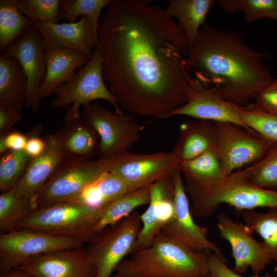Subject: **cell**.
<instances>
[{
    "label": "cell",
    "instance_id": "obj_39",
    "mask_svg": "<svg viewBox=\"0 0 277 277\" xmlns=\"http://www.w3.org/2000/svg\"><path fill=\"white\" fill-rule=\"evenodd\" d=\"M226 262L220 256L212 252L208 261L209 273L213 277H274L267 272H266L263 276H260L259 275L243 276L229 268L226 264Z\"/></svg>",
    "mask_w": 277,
    "mask_h": 277
},
{
    "label": "cell",
    "instance_id": "obj_37",
    "mask_svg": "<svg viewBox=\"0 0 277 277\" xmlns=\"http://www.w3.org/2000/svg\"><path fill=\"white\" fill-rule=\"evenodd\" d=\"M111 2V0H69L62 20L74 23L80 16H87L92 21L95 33L98 36L101 13Z\"/></svg>",
    "mask_w": 277,
    "mask_h": 277
},
{
    "label": "cell",
    "instance_id": "obj_3",
    "mask_svg": "<svg viewBox=\"0 0 277 277\" xmlns=\"http://www.w3.org/2000/svg\"><path fill=\"white\" fill-rule=\"evenodd\" d=\"M212 252L195 250L162 233L117 266L119 277H206Z\"/></svg>",
    "mask_w": 277,
    "mask_h": 277
},
{
    "label": "cell",
    "instance_id": "obj_42",
    "mask_svg": "<svg viewBox=\"0 0 277 277\" xmlns=\"http://www.w3.org/2000/svg\"><path fill=\"white\" fill-rule=\"evenodd\" d=\"M46 143L44 138L36 135L28 136L25 148L26 152L31 157L38 156L42 153L45 148Z\"/></svg>",
    "mask_w": 277,
    "mask_h": 277
},
{
    "label": "cell",
    "instance_id": "obj_22",
    "mask_svg": "<svg viewBox=\"0 0 277 277\" xmlns=\"http://www.w3.org/2000/svg\"><path fill=\"white\" fill-rule=\"evenodd\" d=\"M46 73L39 90L40 100L53 94L61 84L69 81L75 71L88 62L86 56L75 50L54 48L45 50Z\"/></svg>",
    "mask_w": 277,
    "mask_h": 277
},
{
    "label": "cell",
    "instance_id": "obj_2",
    "mask_svg": "<svg viewBox=\"0 0 277 277\" xmlns=\"http://www.w3.org/2000/svg\"><path fill=\"white\" fill-rule=\"evenodd\" d=\"M249 46L234 29H217L206 22L187 58L195 78L226 101L246 106L273 80L267 57Z\"/></svg>",
    "mask_w": 277,
    "mask_h": 277
},
{
    "label": "cell",
    "instance_id": "obj_15",
    "mask_svg": "<svg viewBox=\"0 0 277 277\" xmlns=\"http://www.w3.org/2000/svg\"><path fill=\"white\" fill-rule=\"evenodd\" d=\"M44 52L42 36L33 25L1 54L16 58L22 67L27 78L25 107L35 113L42 107L38 94L46 73Z\"/></svg>",
    "mask_w": 277,
    "mask_h": 277
},
{
    "label": "cell",
    "instance_id": "obj_29",
    "mask_svg": "<svg viewBox=\"0 0 277 277\" xmlns=\"http://www.w3.org/2000/svg\"><path fill=\"white\" fill-rule=\"evenodd\" d=\"M17 0L0 1V51L3 53L33 25L21 13Z\"/></svg>",
    "mask_w": 277,
    "mask_h": 277
},
{
    "label": "cell",
    "instance_id": "obj_36",
    "mask_svg": "<svg viewBox=\"0 0 277 277\" xmlns=\"http://www.w3.org/2000/svg\"><path fill=\"white\" fill-rule=\"evenodd\" d=\"M247 168L252 184L277 191V143H272L263 159Z\"/></svg>",
    "mask_w": 277,
    "mask_h": 277
},
{
    "label": "cell",
    "instance_id": "obj_17",
    "mask_svg": "<svg viewBox=\"0 0 277 277\" xmlns=\"http://www.w3.org/2000/svg\"><path fill=\"white\" fill-rule=\"evenodd\" d=\"M15 268L34 277H96L95 267L84 246L44 253Z\"/></svg>",
    "mask_w": 277,
    "mask_h": 277
},
{
    "label": "cell",
    "instance_id": "obj_20",
    "mask_svg": "<svg viewBox=\"0 0 277 277\" xmlns=\"http://www.w3.org/2000/svg\"><path fill=\"white\" fill-rule=\"evenodd\" d=\"M46 145L44 151L30 160L16 187L17 196L32 199L44 187L65 158L55 133L43 137Z\"/></svg>",
    "mask_w": 277,
    "mask_h": 277
},
{
    "label": "cell",
    "instance_id": "obj_10",
    "mask_svg": "<svg viewBox=\"0 0 277 277\" xmlns=\"http://www.w3.org/2000/svg\"><path fill=\"white\" fill-rule=\"evenodd\" d=\"M74 238L36 231L15 229L0 234V274L7 272L30 259L50 252L81 247Z\"/></svg>",
    "mask_w": 277,
    "mask_h": 277
},
{
    "label": "cell",
    "instance_id": "obj_13",
    "mask_svg": "<svg viewBox=\"0 0 277 277\" xmlns=\"http://www.w3.org/2000/svg\"><path fill=\"white\" fill-rule=\"evenodd\" d=\"M173 216L161 233L195 250H210L227 262L222 250L207 237V229L196 224L191 211L188 194L180 169L173 174Z\"/></svg>",
    "mask_w": 277,
    "mask_h": 277
},
{
    "label": "cell",
    "instance_id": "obj_6",
    "mask_svg": "<svg viewBox=\"0 0 277 277\" xmlns=\"http://www.w3.org/2000/svg\"><path fill=\"white\" fill-rule=\"evenodd\" d=\"M115 156L95 160L65 156L50 180L31 199L35 210L72 200L102 174L109 171Z\"/></svg>",
    "mask_w": 277,
    "mask_h": 277
},
{
    "label": "cell",
    "instance_id": "obj_19",
    "mask_svg": "<svg viewBox=\"0 0 277 277\" xmlns=\"http://www.w3.org/2000/svg\"><path fill=\"white\" fill-rule=\"evenodd\" d=\"M43 39L44 50L67 48L78 51L88 60L91 57L95 45L98 43L91 19L82 16L74 23H50L33 22Z\"/></svg>",
    "mask_w": 277,
    "mask_h": 277
},
{
    "label": "cell",
    "instance_id": "obj_47",
    "mask_svg": "<svg viewBox=\"0 0 277 277\" xmlns=\"http://www.w3.org/2000/svg\"><path fill=\"white\" fill-rule=\"evenodd\" d=\"M112 277H119L118 275L116 273Z\"/></svg>",
    "mask_w": 277,
    "mask_h": 277
},
{
    "label": "cell",
    "instance_id": "obj_24",
    "mask_svg": "<svg viewBox=\"0 0 277 277\" xmlns=\"http://www.w3.org/2000/svg\"><path fill=\"white\" fill-rule=\"evenodd\" d=\"M165 13L175 17L186 38L190 52L199 37L206 18L215 1L212 0H171Z\"/></svg>",
    "mask_w": 277,
    "mask_h": 277
},
{
    "label": "cell",
    "instance_id": "obj_11",
    "mask_svg": "<svg viewBox=\"0 0 277 277\" xmlns=\"http://www.w3.org/2000/svg\"><path fill=\"white\" fill-rule=\"evenodd\" d=\"M213 123L215 148L226 176L260 161L273 143L233 123Z\"/></svg>",
    "mask_w": 277,
    "mask_h": 277
},
{
    "label": "cell",
    "instance_id": "obj_43",
    "mask_svg": "<svg viewBox=\"0 0 277 277\" xmlns=\"http://www.w3.org/2000/svg\"><path fill=\"white\" fill-rule=\"evenodd\" d=\"M0 277H34L22 270L14 268L7 272L0 274Z\"/></svg>",
    "mask_w": 277,
    "mask_h": 277
},
{
    "label": "cell",
    "instance_id": "obj_7",
    "mask_svg": "<svg viewBox=\"0 0 277 277\" xmlns=\"http://www.w3.org/2000/svg\"><path fill=\"white\" fill-rule=\"evenodd\" d=\"M52 94L54 96L49 105L55 110L69 106L72 110L78 112L81 106L84 107L93 101L103 100L114 107L115 113H124L118 106L117 98L105 83L103 57L99 43L95 45L87 63L69 81L59 85Z\"/></svg>",
    "mask_w": 277,
    "mask_h": 277
},
{
    "label": "cell",
    "instance_id": "obj_44",
    "mask_svg": "<svg viewBox=\"0 0 277 277\" xmlns=\"http://www.w3.org/2000/svg\"><path fill=\"white\" fill-rule=\"evenodd\" d=\"M7 135H0V154L4 155L9 151L6 143V136Z\"/></svg>",
    "mask_w": 277,
    "mask_h": 277
},
{
    "label": "cell",
    "instance_id": "obj_33",
    "mask_svg": "<svg viewBox=\"0 0 277 277\" xmlns=\"http://www.w3.org/2000/svg\"><path fill=\"white\" fill-rule=\"evenodd\" d=\"M69 0H17L19 11L33 22L59 23Z\"/></svg>",
    "mask_w": 277,
    "mask_h": 277
},
{
    "label": "cell",
    "instance_id": "obj_26",
    "mask_svg": "<svg viewBox=\"0 0 277 277\" xmlns=\"http://www.w3.org/2000/svg\"><path fill=\"white\" fill-rule=\"evenodd\" d=\"M129 192L124 182L118 176L108 171L102 174L69 202L102 209Z\"/></svg>",
    "mask_w": 277,
    "mask_h": 277
},
{
    "label": "cell",
    "instance_id": "obj_18",
    "mask_svg": "<svg viewBox=\"0 0 277 277\" xmlns=\"http://www.w3.org/2000/svg\"><path fill=\"white\" fill-rule=\"evenodd\" d=\"M173 173L151 185L150 203L147 209L140 214L142 228L137 239V249L151 245L173 216Z\"/></svg>",
    "mask_w": 277,
    "mask_h": 277
},
{
    "label": "cell",
    "instance_id": "obj_35",
    "mask_svg": "<svg viewBox=\"0 0 277 277\" xmlns=\"http://www.w3.org/2000/svg\"><path fill=\"white\" fill-rule=\"evenodd\" d=\"M240 115L243 123L251 133L277 143L276 115L263 111L252 104L244 107Z\"/></svg>",
    "mask_w": 277,
    "mask_h": 277
},
{
    "label": "cell",
    "instance_id": "obj_16",
    "mask_svg": "<svg viewBox=\"0 0 277 277\" xmlns=\"http://www.w3.org/2000/svg\"><path fill=\"white\" fill-rule=\"evenodd\" d=\"M186 100V103L171 113L168 118L184 115L212 122H229L251 132L243 123L240 115L245 106L226 101L195 77H193L189 82Z\"/></svg>",
    "mask_w": 277,
    "mask_h": 277
},
{
    "label": "cell",
    "instance_id": "obj_9",
    "mask_svg": "<svg viewBox=\"0 0 277 277\" xmlns=\"http://www.w3.org/2000/svg\"><path fill=\"white\" fill-rule=\"evenodd\" d=\"M81 113L99 136L98 159L111 158L128 151L140 138L142 127L124 113L113 112L95 102L83 107Z\"/></svg>",
    "mask_w": 277,
    "mask_h": 277
},
{
    "label": "cell",
    "instance_id": "obj_45",
    "mask_svg": "<svg viewBox=\"0 0 277 277\" xmlns=\"http://www.w3.org/2000/svg\"><path fill=\"white\" fill-rule=\"evenodd\" d=\"M274 271L275 273L276 277H277V264H276L274 268Z\"/></svg>",
    "mask_w": 277,
    "mask_h": 277
},
{
    "label": "cell",
    "instance_id": "obj_32",
    "mask_svg": "<svg viewBox=\"0 0 277 277\" xmlns=\"http://www.w3.org/2000/svg\"><path fill=\"white\" fill-rule=\"evenodd\" d=\"M216 3L228 13L243 12L247 24L264 18L277 22V0H218Z\"/></svg>",
    "mask_w": 277,
    "mask_h": 277
},
{
    "label": "cell",
    "instance_id": "obj_5",
    "mask_svg": "<svg viewBox=\"0 0 277 277\" xmlns=\"http://www.w3.org/2000/svg\"><path fill=\"white\" fill-rule=\"evenodd\" d=\"M102 210L73 202L54 204L33 210L16 229L74 238L88 243L95 235L93 230Z\"/></svg>",
    "mask_w": 277,
    "mask_h": 277
},
{
    "label": "cell",
    "instance_id": "obj_30",
    "mask_svg": "<svg viewBox=\"0 0 277 277\" xmlns=\"http://www.w3.org/2000/svg\"><path fill=\"white\" fill-rule=\"evenodd\" d=\"M240 213L244 224L261 237L263 247L277 264V208H270L265 213L254 210Z\"/></svg>",
    "mask_w": 277,
    "mask_h": 277
},
{
    "label": "cell",
    "instance_id": "obj_46",
    "mask_svg": "<svg viewBox=\"0 0 277 277\" xmlns=\"http://www.w3.org/2000/svg\"><path fill=\"white\" fill-rule=\"evenodd\" d=\"M206 277H213V276L209 273Z\"/></svg>",
    "mask_w": 277,
    "mask_h": 277
},
{
    "label": "cell",
    "instance_id": "obj_25",
    "mask_svg": "<svg viewBox=\"0 0 277 277\" xmlns=\"http://www.w3.org/2000/svg\"><path fill=\"white\" fill-rule=\"evenodd\" d=\"M26 75L15 58L0 56V104L21 112L25 107Z\"/></svg>",
    "mask_w": 277,
    "mask_h": 277
},
{
    "label": "cell",
    "instance_id": "obj_4",
    "mask_svg": "<svg viewBox=\"0 0 277 277\" xmlns=\"http://www.w3.org/2000/svg\"><path fill=\"white\" fill-rule=\"evenodd\" d=\"M186 190L191 200L192 215L199 218L212 216L223 204L240 213L259 207L277 208V191L252 184L248 168L218 180L187 185Z\"/></svg>",
    "mask_w": 277,
    "mask_h": 277
},
{
    "label": "cell",
    "instance_id": "obj_27",
    "mask_svg": "<svg viewBox=\"0 0 277 277\" xmlns=\"http://www.w3.org/2000/svg\"><path fill=\"white\" fill-rule=\"evenodd\" d=\"M151 185L129 192L102 209L94 228L95 235L128 216L137 207L148 205Z\"/></svg>",
    "mask_w": 277,
    "mask_h": 277
},
{
    "label": "cell",
    "instance_id": "obj_12",
    "mask_svg": "<svg viewBox=\"0 0 277 277\" xmlns=\"http://www.w3.org/2000/svg\"><path fill=\"white\" fill-rule=\"evenodd\" d=\"M179 169L171 152L136 153L128 151L115 156L109 172L118 176L130 191L149 185Z\"/></svg>",
    "mask_w": 277,
    "mask_h": 277
},
{
    "label": "cell",
    "instance_id": "obj_8",
    "mask_svg": "<svg viewBox=\"0 0 277 277\" xmlns=\"http://www.w3.org/2000/svg\"><path fill=\"white\" fill-rule=\"evenodd\" d=\"M142 228L140 214L135 211L96 234L86 248L96 277H111L119 264L137 249Z\"/></svg>",
    "mask_w": 277,
    "mask_h": 277
},
{
    "label": "cell",
    "instance_id": "obj_23",
    "mask_svg": "<svg viewBox=\"0 0 277 277\" xmlns=\"http://www.w3.org/2000/svg\"><path fill=\"white\" fill-rule=\"evenodd\" d=\"M215 131L212 122L187 121L181 125L172 153L180 165L215 148Z\"/></svg>",
    "mask_w": 277,
    "mask_h": 277
},
{
    "label": "cell",
    "instance_id": "obj_41",
    "mask_svg": "<svg viewBox=\"0 0 277 277\" xmlns=\"http://www.w3.org/2000/svg\"><path fill=\"white\" fill-rule=\"evenodd\" d=\"M28 139V136L19 131L13 130L6 136V143L9 150H24Z\"/></svg>",
    "mask_w": 277,
    "mask_h": 277
},
{
    "label": "cell",
    "instance_id": "obj_40",
    "mask_svg": "<svg viewBox=\"0 0 277 277\" xmlns=\"http://www.w3.org/2000/svg\"><path fill=\"white\" fill-rule=\"evenodd\" d=\"M23 116L14 109L0 104V135H7L13 129L12 126L18 123Z\"/></svg>",
    "mask_w": 277,
    "mask_h": 277
},
{
    "label": "cell",
    "instance_id": "obj_14",
    "mask_svg": "<svg viewBox=\"0 0 277 277\" xmlns=\"http://www.w3.org/2000/svg\"><path fill=\"white\" fill-rule=\"evenodd\" d=\"M216 221L220 236L231 246L234 272L242 275L250 268L253 275H259L272 262L262 242L253 238V232L244 223L233 220L223 212L217 215Z\"/></svg>",
    "mask_w": 277,
    "mask_h": 277
},
{
    "label": "cell",
    "instance_id": "obj_34",
    "mask_svg": "<svg viewBox=\"0 0 277 277\" xmlns=\"http://www.w3.org/2000/svg\"><path fill=\"white\" fill-rule=\"evenodd\" d=\"M31 157L25 150H9L0 160V191L14 189L23 177Z\"/></svg>",
    "mask_w": 277,
    "mask_h": 277
},
{
    "label": "cell",
    "instance_id": "obj_38",
    "mask_svg": "<svg viewBox=\"0 0 277 277\" xmlns=\"http://www.w3.org/2000/svg\"><path fill=\"white\" fill-rule=\"evenodd\" d=\"M252 105L263 111L277 115V78L262 91Z\"/></svg>",
    "mask_w": 277,
    "mask_h": 277
},
{
    "label": "cell",
    "instance_id": "obj_28",
    "mask_svg": "<svg viewBox=\"0 0 277 277\" xmlns=\"http://www.w3.org/2000/svg\"><path fill=\"white\" fill-rule=\"evenodd\" d=\"M179 169L187 185L210 182L226 176L215 147L180 163Z\"/></svg>",
    "mask_w": 277,
    "mask_h": 277
},
{
    "label": "cell",
    "instance_id": "obj_21",
    "mask_svg": "<svg viewBox=\"0 0 277 277\" xmlns=\"http://www.w3.org/2000/svg\"><path fill=\"white\" fill-rule=\"evenodd\" d=\"M55 135L66 156L91 160L97 155L99 136L81 112H76L68 108L64 122Z\"/></svg>",
    "mask_w": 277,
    "mask_h": 277
},
{
    "label": "cell",
    "instance_id": "obj_31",
    "mask_svg": "<svg viewBox=\"0 0 277 277\" xmlns=\"http://www.w3.org/2000/svg\"><path fill=\"white\" fill-rule=\"evenodd\" d=\"M31 199L16 195L15 189L0 195V233L16 229L18 224L34 210Z\"/></svg>",
    "mask_w": 277,
    "mask_h": 277
},
{
    "label": "cell",
    "instance_id": "obj_1",
    "mask_svg": "<svg viewBox=\"0 0 277 277\" xmlns=\"http://www.w3.org/2000/svg\"><path fill=\"white\" fill-rule=\"evenodd\" d=\"M147 0H111L98 39L103 75L129 113L168 118L186 102L193 77L184 33L164 9Z\"/></svg>",
    "mask_w": 277,
    "mask_h": 277
}]
</instances>
